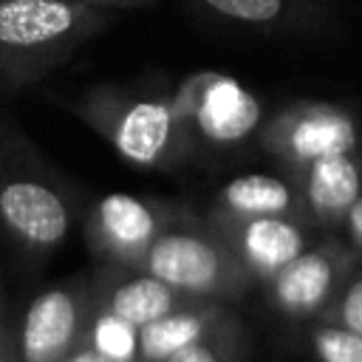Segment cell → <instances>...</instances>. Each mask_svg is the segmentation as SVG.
I'll list each match as a JSON object with an SVG mask.
<instances>
[{
	"mask_svg": "<svg viewBox=\"0 0 362 362\" xmlns=\"http://www.w3.org/2000/svg\"><path fill=\"white\" fill-rule=\"evenodd\" d=\"M110 20V8L82 0H0V88L37 85Z\"/></svg>",
	"mask_w": 362,
	"mask_h": 362,
	"instance_id": "1",
	"label": "cell"
},
{
	"mask_svg": "<svg viewBox=\"0 0 362 362\" xmlns=\"http://www.w3.org/2000/svg\"><path fill=\"white\" fill-rule=\"evenodd\" d=\"M68 110L99 133L124 161L170 173L184 167L198 144L170 96H144L116 85H96L68 102Z\"/></svg>",
	"mask_w": 362,
	"mask_h": 362,
	"instance_id": "2",
	"label": "cell"
},
{
	"mask_svg": "<svg viewBox=\"0 0 362 362\" xmlns=\"http://www.w3.org/2000/svg\"><path fill=\"white\" fill-rule=\"evenodd\" d=\"M136 269H144L187 297L218 303H238L257 286L206 218H187L158 235Z\"/></svg>",
	"mask_w": 362,
	"mask_h": 362,
	"instance_id": "3",
	"label": "cell"
},
{
	"mask_svg": "<svg viewBox=\"0 0 362 362\" xmlns=\"http://www.w3.org/2000/svg\"><path fill=\"white\" fill-rule=\"evenodd\" d=\"M257 144L286 175H294L311 161L362 150V122L348 105L297 99L263 119Z\"/></svg>",
	"mask_w": 362,
	"mask_h": 362,
	"instance_id": "4",
	"label": "cell"
},
{
	"mask_svg": "<svg viewBox=\"0 0 362 362\" xmlns=\"http://www.w3.org/2000/svg\"><path fill=\"white\" fill-rule=\"evenodd\" d=\"M173 107L189 127L195 144L215 150H232L257 139L263 124L260 99L235 76L221 71H195L175 93H170Z\"/></svg>",
	"mask_w": 362,
	"mask_h": 362,
	"instance_id": "5",
	"label": "cell"
},
{
	"mask_svg": "<svg viewBox=\"0 0 362 362\" xmlns=\"http://www.w3.org/2000/svg\"><path fill=\"white\" fill-rule=\"evenodd\" d=\"M187 218L192 215H187L184 206L167 201L139 198L130 192H107L88 206L85 238L102 263L136 269L153 240Z\"/></svg>",
	"mask_w": 362,
	"mask_h": 362,
	"instance_id": "6",
	"label": "cell"
},
{
	"mask_svg": "<svg viewBox=\"0 0 362 362\" xmlns=\"http://www.w3.org/2000/svg\"><path fill=\"white\" fill-rule=\"evenodd\" d=\"M0 223L28 252H51L68 238L74 204L42 170L0 156Z\"/></svg>",
	"mask_w": 362,
	"mask_h": 362,
	"instance_id": "7",
	"label": "cell"
},
{
	"mask_svg": "<svg viewBox=\"0 0 362 362\" xmlns=\"http://www.w3.org/2000/svg\"><path fill=\"white\" fill-rule=\"evenodd\" d=\"M356 263V252L339 238V232L320 235L286 269L263 283L266 297L277 314L314 322L334 303Z\"/></svg>",
	"mask_w": 362,
	"mask_h": 362,
	"instance_id": "8",
	"label": "cell"
},
{
	"mask_svg": "<svg viewBox=\"0 0 362 362\" xmlns=\"http://www.w3.org/2000/svg\"><path fill=\"white\" fill-rule=\"evenodd\" d=\"M93 308L90 283H65L37 294L20 325V362H62L82 345Z\"/></svg>",
	"mask_w": 362,
	"mask_h": 362,
	"instance_id": "9",
	"label": "cell"
},
{
	"mask_svg": "<svg viewBox=\"0 0 362 362\" xmlns=\"http://www.w3.org/2000/svg\"><path fill=\"white\" fill-rule=\"evenodd\" d=\"M206 223L229 243V249L238 255L243 269L260 286L269 283L280 269H286L300 252H305L322 235L308 221L283 218V215L243 218V221L206 218Z\"/></svg>",
	"mask_w": 362,
	"mask_h": 362,
	"instance_id": "10",
	"label": "cell"
},
{
	"mask_svg": "<svg viewBox=\"0 0 362 362\" xmlns=\"http://www.w3.org/2000/svg\"><path fill=\"white\" fill-rule=\"evenodd\" d=\"M303 201V218L322 235L339 232L348 209L362 195V150L311 161L288 175Z\"/></svg>",
	"mask_w": 362,
	"mask_h": 362,
	"instance_id": "11",
	"label": "cell"
},
{
	"mask_svg": "<svg viewBox=\"0 0 362 362\" xmlns=\"http://www.w3.org/2000/svg\"><path fill=\"white\" fill-rule=\"evenodd\" d=\"M93 286V303L96 308L141 328L192 300L201 297H187L175 291L173 286L161 283L158 277L147 274L144 269H124V266H107L90 280Z\"/></svg>",
	"mask_w": 362,
	"mask_h": 362,
	"instance_id": "12",
	"label": "cell"
},
{
	"mask_svg": "<svg viewBox=\"0 0 362 362\" xmlns=\"http://www.w3.org/2000/svg\"><path fill=\"white\" fill-rule=\"evenodd\" d=\"M215 17L255 31L274 34H308L328 31L337 23V11L328 0H198Z\"/></svg>",
	"mask_w": 362,
	"mask_h": 362,
	"instance_id": "13",
	"label": "cell"
},
{
	"mask_svg": "<svg viewBox=\"0 0 362 362\" xmlns=\"http://www.w3.org/2000/svg\"><path fill=\"white\" fill-rule=\"evenodd\" d=\"M269 215L303 218L300 192L286 173L283 175H272V173L235 175L215 192V201L206 212V218H226V221L269 218Z\"/></svg>",
	"mask_w": 362,
	"mask_h": 362,
	"instance_id": "14",
	"label": "cell"
},
{
	"mask_svg": "<svg viewBox=\"0 0 362 362\" xmlns=\"http://www.w3.org/2000/svg\"><path fill=\"white\" fill-rule=\"evenodd\" d=\"M235 314L218 300H192L139 328V362H167L173 354L212 337Z\"/></svg>",
	"mask_w": 362,
	"mask_h": 362,
	"instance_id": "15",
	"label": "cell"
},
{
	"mask_svg": "<svg viewBox=\"0 0 362 362\" xmlns=\"http://www.w3.org/2000/svg\"><path fill=\"white\" fill-rule=\"evenodd\" d=\"M85 342L107 362H139V328L102 308H93Z\"/></svg>",
	"mask_w": 362,
	"mask_h": 362,
	"instance_id": "16",
	"label": "cell"
},
{
	"mask_svg": "<svg viewBox=\"0 0 362 362\" xmlns=\"http://www.w3.org/2000/svg\"><path fill=\"white\" fill-rule=\"evenodd\" d=\"M308 345L317 362H362V334L337 322L314 320L308 328Z\"/></svg>",
	"mask_w": 362,
	"mask_h": 362,
	"instance_id": "17",
	"label": "cell"
},
{
	"mask_svg": "<svg viewBox=\"0 0 362 362\" xmlns=\"http://www.w3.org/2000/svg\"><path fill=\"white\" fill-rule=\"evenodd\" d=\"M243 356V328L240 320H229L212 337L173 354L167 362H240Z\"/></svg>",
	"mask_w": 362,
	"mask_h": 362,
	"instance_id": "18",
	"label": "cell"
},
{
	"mask_svg": "<svg viewBox=\"0 0 362 362\" xmlns=\"http://www.w3.org/2000/svg\"><path fill=\"white\" fill-rule=\"evenodd\" d=\"M317 320L337 322L342 328H351V331L362 334V260L354 266V272L342 283V288L334 297V303Z\"/></svg>",
	"mask_w": 362,
	"mask_h": 362,
	"instance_id": "19",
	"label": "cell"
},
{
	"mask_svg": "<svg viewBox=\"0 0 362 362\" xmlns=\"http://www.w3.org/2000/svg\"><path fill=\"white\" fill-rule=\"evenodd\" d=\"M339 238L356 252V257L362 260V195L354 201V206L348 209L342 226H339Z\"/></svg>",
	"mask_w": 362,
	"mask_h": 362,
	"instance_id": "20",
	"label": "cell"
},
{
	"mask_svg": "<svg viewBox=\"0 0 362 362\" xmlns=\"http://www.w3.org/2000/svg\"><path fill=\"white\" fill-rule=\"evenodd\" d=\"M82 3H93L110 11H139V8H153L158 0H82Z\"/></svg>",
	"mask_w": 362,
	"mask_h": 362,
	"instance_id": "21",
	"label": "cell"
},
{
	"mask_svg": "<svg viewBox=\"0 0 362 362\" xmlns=\"http://www.w3.org/2000/svg\"><path fill=\"white\" fill-rule=\"evenodd\" d=\"M62 362H107V359H102V356H99V354H96V351L82 339V345H79V348H74Z\"/></svg>",
	"mask_w": 362,
	"mask_h": 362,
	"instance_id": "22",
	"label": "cell"
},
{
	"mask_svg": "<svg viewBox=\"0 0 362 362\" xmlns=\"http://www.w3.org/2000/svg\"><path fill=\"white\" fill-rule=\"evenodd\" d=\"M0 362H20V356H17V351L11 348V337L6 334L3 322H0Z\"/></svg>",
	"mask_w": 362,
	"mask_h": 362,
	"instance_id": "23",
	"label": "cell"
}]
</instances>
